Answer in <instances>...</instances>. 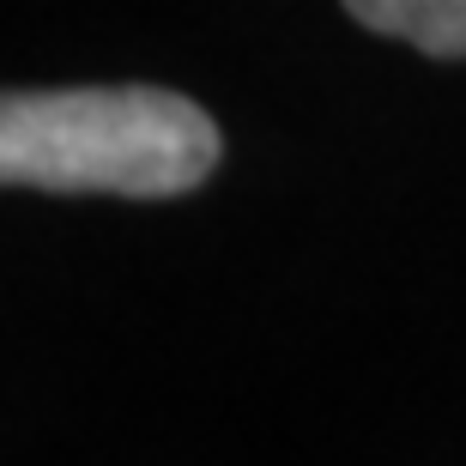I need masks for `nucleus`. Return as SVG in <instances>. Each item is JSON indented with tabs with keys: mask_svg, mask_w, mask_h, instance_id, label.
<instances>
[{
	"mask_svg": "<svg viewBox=\"0 0 466 466\" xmlns=\"http://www.w3.org/2000/svg\"><path fill=\"white\" fill-rule=\"evenodd\" d=\"M218 157V121L164 86H73L0 97L6 188L170 200L200 188Z\"/></svg>",
	"mask_w": 466,
	"mask_h": 466,
	"instance_id": "f257e3e1",
	"label": "nucleus"
},
{
	"mask_svg": "<svg viewBox=\"0 0 466 466\" xmlns=\"http://www.w3.org/2000/svg\"><path fill=\"white\" fill-rule=\"evenodd\" d=\"M346 13L363 31L412 43L424 55H466V0H346Z\"/></svg>",
	"mask_w": 466,
	"mask_h": 466,
	"instance_id": "f03ea898",
	"label": "nucleus"
}]
</instances>
